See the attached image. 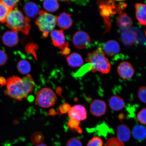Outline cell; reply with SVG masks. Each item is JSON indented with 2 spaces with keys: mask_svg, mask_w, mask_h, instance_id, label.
<instances>
[{
  "mask_svg": "<svg viewBox=\"0 0 146 146\" xmlns=\"http://www.w3.org/2000/svg\"><path fill=\"white\" fill-rule=\"evenodd\" d=\"M5 94L13 99L21 101L33 91L35 83L30 74L21 78L17 76L9 77L7 80Z\"/></svg>",
  "mask_w": 146,
  "mask_h": 146,
  "instance_id": "1",
  "label": "cell"
},
{
  "mask_svg": "<svg viewBox=\"0 0 146 146\" xmlns=\"http://www.w3.org/2000/svg\"><path fill=\"white\" fill-rule=\"evenodd\" d=\"M30 18L25 17L22 13L17 9L12 10L7 16L6 26L15 32H21L28 35L31 29Z\"/></svg>",
  "mask_w": 146,
  "mask_h": 146,
  "instance_id": "2",
  "label": "cell"
},
{
  "mask_svg": "<svg viewBox=\"0 0 146 146\" xmlns=\"http://www.w3.org/2000/svg\"><path fill=\"white\" fill-rule=\"evenodd\" d=\"M86 61L90 64L89 68L93 72H98L106 74L110 72L111 64L101 48H98L92 52L89 53Z\"/></svg>",
  "mask_w": 146,
  "mask_h": 146,
  "instance_id": "3",
  "label": "cell"
},
{
  "mask_svg": "<svg viewBox=\"0 0 146 146\" xmlns=\"http://www.w3.org/2000/svg\"><path fill=\"white\" fill-rule=\"evenodd\" d=\"M39 15V17L36 20V24L42 33L43 38H45L55 27L57 17L42 10L40 11Z\"/></svg>",
  "mask_w": 146,
  "mask_h": 146,
  "instance_id": "4",
  "label": "cell"
},
{
  "mask_svg": "<svg viewBox=\"0 0 146 146\" xmlns=\"http://www.w3.org/2000/svg\"><path fill=\"white\" fill-rule=\"evenodd\" d=\"M56 100L57 97L52 89L50 88H44L38 91L35 102L40 107L47 108L54 105Z\"/></svg>",
  "mask_w": 146,
  "mask_h": 146,
  "instance_id": "5",
  "label": "cell"
},
{
  "mask_svg": "<svg viewBox=\"0 0 146 146\" xmlns=\"http://www.w3.org/2000/svg\"><path fill=\"white\" fill-rule=\"evenodd\" d=\"M72 41L76 48L82 49L88 46L91 42V39L87 33L83 31H79L74 35Z\"/></svg>",
  "mask_w": 146,
  "mask_h": 146,
  "instance_id": "6",
  "label": "cell"
},
{
  "mask_svg": "<svg viewBox=\"0 0 146 146\" xmlns=\"http://www.w3.org/2000/svg\"><path fill=\"white\" fill-rule=\"evenodd\" d=\"M50 36L54 46L62 50L68 48L69 44L66 40L62 30L53 31L51 32Z\"/></svg>",
  "mask_w": 146,
  "mask_h": 146,
  "instance_id": "7",
  "label": "cell"
},
{
  "mask_svg": "<svg viewBox=\"0 0 146 146\" xmlns=\"http://www.w3.org/2000/svg\"><path fill=\"white\" fill-rule=\"evenodd\" d=\"M107 110V105L104 100L100 99L93 100L90 105V111L92 115L100 117L104 115Z\"/></svg>",
  "mask_w": 146,
  "mask_h": 146,
  "instance_id": "8",
  "label": "cell"
},
{
  "mask_svg": "<svg viewBox=\"0 0 146 146\" xmlns=\"http://www.w3.org/2000/svg\"><path fill=\"white\" fill-rule=\"evenodd\" d=\"M68 114L69 117L80 121L86 119L87 117L86 109L84 106L80 105L71 107Z\"/></svg>",
  "mask_w": 146,
  "mask_h": 146,
  "instance_id": "9",
  "label": "cell"
},
{
  "mask_svg": "<svg viewBox=\"0 0 146 146\" xmlns=\"http://www.w3.org/2000/svg\"><path fill=\"white\" fill-rule=\"evenodd\" d=\"M117 72L120 77L125 80L131 79L134 76L135 73L132 65L126 61L123 62L119 65Z\"/></svg>",
  "mask_w": 146,
  "mask_h": 146,
  "instance_id": "10",
  "label": "cell"
},
{
  "mask_svg": "<svg viewBox=\"0 0 146 146\" xmlns=\"http://www.w3.org/2000/svg\"><path fill=\"white\" fill-rule=\"evenodd\" d=\"M116 132L117 138L122 142L129 141L131 132L129 127L126 124H121L116 127Z\"/></svg>",
  "mask_w": 146,
  "mask_h": 146,
  "instance_id": "11",
  "label": "cell"
},
{
  "mask_svg": "<svg viewBox=\"0 0 146 146\" xmlns=\"http://www.w3.org/2000/svg\"><path fill=\"white\" fill-rule=\"evenodd\" d=\"M103 52L105 54L110 57H113L119 53L120 47L117 42L114 40L108 41L104 45Z\"/></svg>",
  "mask_w": 146,
  "mask_h": 146,
  "instance_id": "12",
  "label": "cell"
},
{
  "mask_svg": "<svg viewBox=\"0 0 146 146\" xmlns=\"http://www.w3.org/2000/svg\"><path fill=\"white\" fill-rule=\"evenodd\" d=\"M3 43L7 46L12 47L15 46L19 42L18 35L16 32L9 31L5 32L2 37Z\"/></svg>",
  "mask_w": 146,
  "mask_h": 146,
  "instance_id": "13",
  "label": "cell"
},
{
  "mask_svg": "<svg viewBox=\"0 0 146 146\" xmlns=\"http://www.w3.org/2000/svg\"><path fill=\"white\" fill-rule=\"evenodd\" d=\"M109 105L112 110L118 112L122 110L125 106L124 100L121 97L114 95L111 97L109 101Z\"/></svg>",
  "mask_w": 146,
  "mask_h": 146,
  "instance_id": "14",
  "label": "cell"
},
{
  "mask_svg": "<svg viewBox=\"0 0 146 146\" xmlns=\"http://www.w3.org/2000/svg\"><path fill=\"white\" fill-rule=\"evenodd\" d=\"M57 25L62 30H66L72 25V21L71 15L62 13L57 17Z\"/></svg>",
  "mask_w": 146,
  "mask_h": 146,
  "instance_id": "15",
  "label": "cell"
},
{
  "mask_svg": "<svg viewBox=\"0 0 146 146\" xmlns=\"http://www.w3.org/2000/svg\"><path fill=\"white\" fill-rule=\"evenodd\" d=\"M117 23L119 28L123 30H128L133 25L132 19L126 13H122L118 16Z\"/></svg>",
  "mask_w": 146,
  "mask_h": 146,
  "instance_id": "16",
  "label": "cell"
},
{
  "mask_svg": "<svg viewBox=\"0 0 146 146\" xmlns=\"http://www.w3.org/2000/svg\"><path fill=\"white\" fill-rule=\"evenodd\" d=\"M135 7L136 17L138 22L142 25H146V5L137 3Z\"/></svg>",
  "mask_w": 146,
  "mask_h": 146,
  "instance_id": "17",
  "label": "cell"
},
{
  "mask_svg": "<svg viewBox=\"0 0 146 146\" xmlns=\"http://www.w3.org/2000/svg\"><path fill=\"white\" fill-rule=\"evenodd\" d=\"M23 10L25 14L29 18H34L36 17L40 12L38 5L36 3L31 2L25 3Z\"/></svg>",
  "mask_w": 146,
  "mask_h": 146,
  "instance_id": "18",
  "label": "cell"
},
{
  "mask_svg": "<svg viewBox=\"0 0 146 146\" xmlns=\"http://www.w3.org/2000/svg\"><path fill=\"white\" fill-rule=\"evenodd\" d=\"M66 60L68 65L72 67H79L84 64L83 58L77 53H72L67 58Z\"/></svg>",
  "mask_w": 146,
  "mask_h": 146,
  "instance_id": "19",
  "label": "cell"
},
{
  "mask_svg": "<svg viewBox=\"0 0 146 146\" xmlns=\"http://www.w3.org/2000/svg\"><path fill=\"white\" fill-rule=\"evenodd\" d=\"M132 133L133 137L138 141H143L146 138V129L142 125L135 126L132 129Z\"/></svg>",
  "mask_w": 146,
  "mask_h": 146,
  "instance_id": "20",
  "label": "cell"
},
{
  "mask_svg": "<svg viewBox=\"0 0 146 146\" xmlns=\"http://www.w3.org/2000/svg\"><path fill=\"white\" fill-rule=\"evenodd\" d=\"M122 40L124 44L128 45L134 44L137 40V35L132 31H127L122 35Z\"/></svg>",
  "mask_w": 146,
  "mask_h": 146,
  "instance_id": "21",
  "label": "cell"
},
{
  "mask_svg": "<svg viewBox=\"0 0 146 146\" xmlns=\"http://www.w3.org/2000/svg\"><path fill=\"white\" fill-rule=\"evenodd\" d=\"M17 68L19 72L23 74H27L31 71V66L30 63L26 60H22L18 62Z\"/></svg>",
  "mask_w": 146,
  "mask_h": 146,
  "instance_id": "22",
  "label": "cell"
},
{
  "mask_svg": "<svg viewBox=\"0 0 146 146\" xmlns=\"http://www.w3.org/2000/svg\"><path fill=\"white\" fill-rule=\"evenodd\" d=\"M43 6L45 10L48 12H53L59 9L60 5L56 1H43Z\"/></svg>",
  "mask_w": 146,
  "mask_h": 146,
  "instance_id": "23",
  "label": "cell"
},
{
  "mask_svg": "<svg viewBox=\"0 0 146 146\" xmlns=\"http://www.w3.org/2000/svg\"><path fill=\"white\" fill-rule=\"evenodd\" d=\"M11 11L0 1V23L6 22L7 16Z\"/></svg>",
  "mask_w": 146,
  "mask_h": 146,
  "instance_id": "24",
  "label": "cell"
},
{
  "mask_svg": "<svg viewBox=\"0 0 146 146\" xmlns=\"http://www.w3.org/2000/svg\"><path fill=\"white\" fill-rule=\"evenodd\" d=\"M68 127L73 132H76L81 134L82 129L80 127V121L78 120L71 119L68 122Z\"/></svg>",
  "mask_w": 146,
  "mask_h": 146,
  "instance_id": "25",
  "label": "cell"
},
{
  "mask_svg": "<svg viewBox=\"0 0 146 146\" xmlns=\"http://www.w3.org/2000/svg\"><path fill=\"white\" fill-rule=\"evenodd\" d=\"M136 118L139 123L146 125V108H143L138 112Z\"/></svg>",
  "mask_w": 146,
  "mask_h": 146,
  "instance_id": "26",
  "label": "cell"
},
{
  "mask_svg": "<svg viewBox=\"0 0 146 146\" xmlns=\"http://www.w3.org/2000/svg\"><path fill=\"white\" fill-rule=\"evenodd\" d=\"M31 139L33 143L36 145L43 143L44 137L41 133L36 132L33 134Z\"/></svg>",
  "mask_w": 146,
  "mask_h": 146,
  "instance_id": "27",
  "label": "cell"
},
{
  "mask_svg": "<svg viewBox=\"0 0 146 146\" xmlns=\"http://www.w3.org/2000/svg\"><path fill=\"white\" fill-rule=\"evenodd\" d=\"M137 96L140 101L142 103L146 104V86L139 88Z\"/></svg>",
  "mask_w": 146,
  "mask_h": 146,
  "instance_id": "28",
  "label": "cell"
},
{
  "mask_svg": "<svg viewBox=\"0 0 146 146\" xmlns=\"http://www.w3.org/2000/svg\"><path fill=\"white\" fill-rule=\"evenodd\" d=\"M103 143L101 138L94 137L89 140L87 146H103Z\"/></svg>",
  "mask_w": 146,
  "mask_h": 146,
  "instance_id": "29",
  "label": "cell"
},
{
  "mask_svg": "<svg viewBox=\"0 0 146 146\" xmlns=\"http://www.w3.org/2000/svg\"><path fill=\"white\" fill-rule=\"evenodd\" d=\"M105 146H124V145L117 138H112L107 141Z\"/></svg>",
  "mask_w": 146,
  "mask_h": 146,
  "instance_id": "30",
  "label": "cell"
},
{
  "mask_svg": "<svg viewBox=\"0 0 146 146\" xmlns=\"http://www.w3.org/2000/svg\"><path fill=\"white\" fill-rule=\"evenodd\" d=\"M5 6L12 10L15 7L17 6L19 1L18 0L14 1H1Z\"/></svg>",
  "mask_w": 146,
  "mask_h": 146,
  "instance_id": "31",
  "label": "cell"
},
{
  "mask_svg": "<svg viewBox=\"0 0 146 146\" xmlns=\"http://www.w3.org/2000/svg\"><path fill=\"white\" fill-rule=\"evenodd\" d=\"M66 146H83L81 140L76 137H73L67 141Z\"/></svg>",
  "mask_w": 146,
  "mask_h": 146,
  "instance_id": "32",
  "label": "cell"
},
{
  "mask_svg": "<svg viewBox=\"0 0 146 146\" xmlns=\"http://www.w3.org/2000/svg\"><path fill=\"white\" fill-rule=\"evenodd\" d=\"M70 105L67 103H64L59 106V111L60 114H64L68 113L71 108Z\"/></svg>",
  "mask_w": 146,
  "mask_h": 146,
  "instance_id": "33",
  "label": "cell"
},
{
  "mask_svg": "<svg viewBox=\"0 0 146 146\" xmlns=\"http://www.w3.org/2000/svg\"><path fill=\"white\" fill-rule=\"evenodd\" d=\"M8 59V56L4 51L0 50V66L5 65Z\"/></svg>",
  "mask_w": 146,
  "mask_h": 146,
  "instance_id": "34",
  "label": "cell"
},
{
  "mask_svg": "<svg viewBox=\"0 0 146 146\" xmlns=\"http://www.w3.org/2000/svg\"><path fill=\"white\" fill-rule=\"evenodd\" d=\"M7 80L5 78L2 76L0 77V85L1 87L4 86L6 85Z\"/></svg>",
  "mask_w": 146,
  "mask_h": 146,
  "instance_id": "35",
  "label": "cell"
},
{
  "mask_svg": "<svg viewBox=\"0 0 146 146\" xmlns=\"http://www.w3.org/2000/svg\"><path fill=\"white\" fill-rule=\"evenodd\" d=\"M70 50L68 48H66L62 50V54L63 55H66L68 54L69 53H70Z\"/></svg>",
  "mask_w": 146,
  "mask_h": 146,
  "instance_id": "36",
  "label": "cell"
},
{
  "mask_svg": "<svg viewBox=\"0 0 146 146\" xmlns=\"http://www.w3.org/2000/svg\"><path fill=\"white\" fill-rule=\"evenodd\" d=\"M36 146H47L45 144L43 143H42L40 144H38V145H36Z\"/></svg>",
  "mask_w": 146,
  "mask_h": 146,
  "instance_id": "37",
  "label": "cell"
},
{
  "mask_svg": "<svg viewBox=\"0 0 146 146\" xmlns=\"http://www.w3.org/2000/svg\"><path fill=\"white\" fill-rule=\"evenodd\" d=\"M145 35H146V31H145Z\"/></svg>",
  "mask_w": 146,
  "mask_h": 146,
  "instance_id": "38",
  "label": "cell"
}]
</instances>
